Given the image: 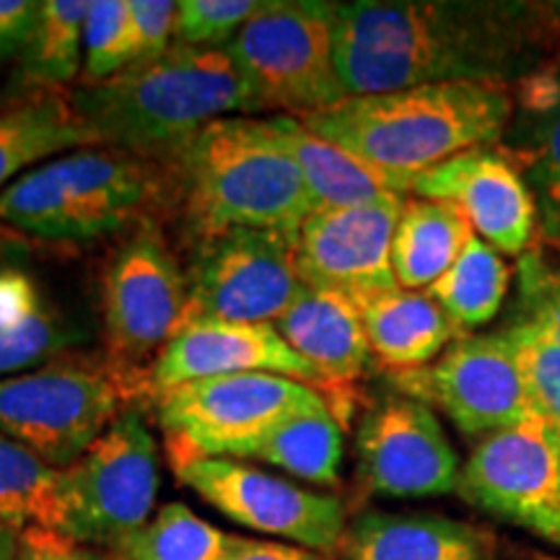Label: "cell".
I'll return each instance as SVG.
<instances>
[{
	"instance_id": "cell-18",
	"label": "cell",
	"mask_w": 560,
	"mask_h": 560,
	"mask_svg": "<svg viewBox=\"0 0 560 560\" xmlns=\"http://www.w3.org/2000/svg\"><path fill=\"white\" fill-rule=\"evenodd\" d=\"M236 374H278L317 384L319 374L291 350L276 325L192 322L174 335L151 366L149 387L164 395L182 384Z\"/></svg>"
},
{
	"instance_id": "cell-24",
	"label": "cell",
	"mask_w": 560,
	"mask_h": 560,
	"mask_svg": "<svg viewBox=\"0 0 560 560\" xmlns=\"http://www.w3.org/2000/svg\"><path fill=\"white\" fill-rule=\"evenodd\" d=\"M371 353L400 371L425 369L459 338L444 310L425 291L395 289L361 306Z\"/></svg>"
},
{
	"instance_id": "cell-34",
	"label": "cell",
	"mask_w": 560,
	"mask_h": 560,
	"mask_svg": "<svg viewBox=\"0 0 560 560\" xmlns=\"http://www.w3.org/2000/svg\"><path fill=\"white\" fill-rule=\"evenodd\" d=\"M132 39H136V62L143 66L161 58L177 45V19L179 3L174 0H128ZM130 66V68H132Z\"/></svg>"
},
{
	"instance_id": "cell-38",
	"label": "cell",
	"mask_w": 560,
	"mask_h": 560,
	"mask_svg": "<svg viewBox=\"0 0 560 560\" xmlns=\"http://www.w3.org/2000/svg\"><path fill=\"white\" fill-rule=\"evenodd\" d=\"M19 537H21V532L3 527V524H0V560H16Z\"/></svg>"
},
{
	"instance_id": "cell-14",
	"label": "cell",
	"mask_w": 560,
	"mask_h": 560,
	"mask_svg": "<svg viewBox=\"0 0 560 560\" xmlns=\"http://www.w3.org/2000/svg\"><path fill=\"white\" fill-rule=\"evenodd\" d=\"M355 457L371 495L439 499L457 493L459 454L436 412L410 395H392L363 416Z\"/></svg>"
},
{
	"instance_id": "cell-15",
	"label": "cell",
	"mask_w": 560,
	"mask_h": 560,
	"mask_svg": "<svg viewBox=\"0 0 560 560\" xmlns=\"http://www.w3.org/2000/svg\"><path fill=\"white\" fill-rule=\"evenodd\" d=\"M402 202V195H392L369 206L314 210L296 240L301 280L359 306L400 289L392 270V240Z\"/></svg>"
},
{
	"instance_id": "cell-37",
	"label": "cell",
	"mask_w": 560,
	"mask_h": 560,
	"mask_svg": "<svg viewBox=\"0 0 560 560\" xmlns=\"http://www.w3.org/2000/svg\"><path fill=\"white\" fill-rule=\"evenodd\" d=\"M223 560H330L322 552L296 548L289 542H272V540H252L242 537L240 545L229 552Z\"/></svg>"
},
{
	"instance_id": "cell-3",
	"label": "cell",
	"mask_w": 560,
	"mask_h": 560,
	"mask_svg": "<svg viewBox=\"0 0 560 560\" xmlns=\"http://www.w3.org/2000/svg\"><path fill=\"white\" fill-rule=\"evenodd\" d=\"M70 104L104 149L143 153H179L210 122L268 112L226 47L187 45L83 86Z\"/></svg>"
},
{
	"instance_id": "cell-32",
	"label": "cell",
	"mask_w": 560,
	"mask_h": 560,
	"mask_svg": "<svg viewBox=\"0 0 560 560\" xmlns=\"http://www.w3.org/2000/svg\"><path fill=\"white\" fill-rule=\"evenodd\" d=\"M136 62L128 0H89L83 26V81L96 86Z\"/></svg>"
},
{
	"instance_id": "cell-2",
	"label": "cell",
	"mask_w": 560,
	"mask_h": 560,
	"mask_svg": "<svg viewBox=\"0 0 560 560\" xmlns=\"http://www.w3.org/2000/svg\"><path fill=\"white\" fill-rule=\"evenodd\" d=\"M514 100L495 83H436L392 94L348 96L332 109L299 117L408 195L420 174L459 153L499 145Z\"/></svg>"
},
{
	"instance_id": "cell-8",
	"label": "cell",
	"mask_w": 560,
	"mask_h": 560,
	"mask_svg": "<svg viewBox=\"0 0 560 560\" xmlns=\"http://www.w3.org/2000/svg\"><path fill=\"white\" fill-rule=\"evenodd\" d=\"M125 389L109 369L52 361L0 380V436L66 470L120 416Z\"/></svg>"
},
{
	"instance_id": "cell-28",
	"label": "cell",
	"mask_w": 560,
	"mask_h": 560,
	"mask_svg": "<svg viewBox=\"0 0 560 560\" xmlns=\"http://www.w3.org/2000/svg\"><path fill=\"white\" fill-rule=\"evenodd\" d=\"M511 268L480 236H470L462 255L425 293L444 310L462 335L480 330L499 317L511 289Z\"/></svg>"
},
{
	"instance_id": "cell-21",
	"label": "cell",
	"mask_w": 560,
	"mask_h": 560,
	"mask_svg": "<svg viewBox=\"0 0 560 560\" xmlns=\"http://www.w3.org/2000/svg\"><path fill=\"white\" fill-rule=\"evenodd\" d=\"M342 560H493L495 540L470 522L425 511H366L350 524Z\"/></svg>"
},
{
	"instance_id": "cell-40",
	"label": "cell",
	"mask_w": 560,
	"mask_h": 560,
	"mask_svg": "<svg viewBox=\"0 0 560 560\" xmlns=\"http://www.w3.org/2000/svg\"><path fill=\"white\" fill-rule=\"evenodd\" d=\"M535 560H540V558H535Z\"/></svg>"
},
{
	"instance_id": "cell-22",
	"label": "cell",
	"mask_w": 560,
	"mask_h": 560,
	"mask_svg": "<svg viewBox=\"0 0 560 560\" xmlns=\"http://www.w3.org/2000/svg\"><path fill=\"white\" fill-rule=\"evenodd\" d=\"M276 330L322 382H355L369 366L371 346L361 306L340 293L306 285L276 322Z\"/></svg>"
},
{
	"instance_id": "cell-31",
	"label": "cell",
	"mask_w": 560,
	"mask_h": 560,
	"mask_svg": "<svg viewBox=\"0 0 560 560\" xmlns=\"http://www.w3.org/2000/svg\"><path fill=\"white\" fill-rule=\"evenodd\" d=\"M89 0H47L42 3L24 52L21 70L34 86H62L79 75L83 60V26Z\"/></svg>"
},
{
	"instance_id": "cell-12",
	"label": "cell",
	"mask_w": 560,
	"mask_h": 560,
	"mask_svg": "<svg viewBox=\"0 0 560 560\" xmlns=\"http://www.w3.org/2000/svg\"><path fill=\"white\" fill-rule=\"evenodd\" d=\"M457 493L560 550V446L537 416L480 439L462 465Z\"/></svg>"
},
{
	"instance_id": "cell-10",
	"label": "cell",
	"mask_w": 560,
	"mask_h": 560,
	"mask_svg": "<svg viewBox=\"0 0 560 560\" xmlns=\"http://www.w3.org/2000/svg\"><path fill=\"white\" fill-rule=\"evenodd\" d=\"M172 467L182 486L244 529L322 556L340 550L346 540V503L338 495L231 457H187Z\"/></svg>"
},
{
	"instance_id": "cell-23",
	"label": "cell",
	"mask_w": 560,
	"mask_h": 560,
	"mask_svg": "<svg viewBox=\"0 0 560 560\" xmlns=\"http://www.w3.org/2000/svg\"><path fill=\"white\" fill-rule=\"evenodd\" d=\"M257 120L265 136L299 166L314 210L369 206L400 195L382 174H376L353 153L317 136L299 117L272 115Z\"/></svg>"
},
{
	"instance_id": "cell-19",
	"label": "cell",
	"mask_w": 560,
	"mask_h": 560,
	"mask_svg": "<svg viewBox=\"0 0 560 560\" xmlns=\"http://www.w3.org/2000/svg\"><path fill=\"white\" fill-rule=\"evenodd\" d=\"M81 338L34 278L21 242L0 226V380L60 361Z\"/></svg>"
},
{
	"instance_id": "cell-1",
	"label": "cell",
	"mask_w": 560,
	"mask_h": 560,
	"mask_svg": "<svg viewBox=\"0 0 560 560\" xmlns=\"http://www.w3.org/2000/svg\"><path fill=\"white\" fill-rule=\"evenodd\" d=\"M560 58V3L359 0L335 3V62L348 96L516 83Z\"/></svg>"
},
{
	"instance_id": "cell-26",
	"label": "cell",
	"mask_w": 560,
	"mask_h": 560,
	"mask_svg": "<svg viewBox=\"0 0 560 560\" xmlns=\"http://www.w3.org/2000/svg\"><path fill=\"white\" fill-rule=\"evenodd\" d=\"M91 145L100 140L62 96H37L0 112V192L37 161Z\"/></svg>"
},
{
	"instance_id": "cell-39",
	"label": "cell",
	"mask_w": 560,
	"mask_h": 560,
	"mask_svg": "<svg viewBox=\"0 0 560 560\" xmlns=\"http://www.w3.org/2000/svg\"><path fill=\"white\" fill-rule=\"evenodd\" d=\"M540 560H560V558H550V556H537Z\"/></svg>"
},
{
	"instance_id": "cell-30",
	"label": "cell",
	"mask_w": 560,
	"mask_h": 560,
	"mask_svg": "<svg viewBox=\"0 0 560 560\" xmlns=\"http://www.w3.org/2000/svg\"><path fill=\"white\" fill-rule=\"evenodd\" d=\"M242 535H229L185 503H166L117 545L120 560H223Z\"/></svg>"
},
{
	"instance_id": "cell-25",
	"label": "cell",
	"mask_w": 560,
	"mask_h": 560,
	"mask_svg": "<svg viewBox=\"0 0 560 560\" xmlns=\"http://www.w3.org/2000/svg\"><path fill=\"white\" fill-rule=\"evenodd\" d=\"M475 234L450 202L410 198L402 202L392 240V270L405 291H425L452 268Z\"/></svg>"
},
{
	"instance_id": "cell-13",
	"label": "cell",
	"mask_w": 560,
	"mask_h": 560,
	"mask_svg": "<svg viewBox=\"0 0 560 560\" xmlns=\"http://www.w3.org/2000/svg\"><path fill=\"white\" fill-rule=\"evenodd\" d=\"M402 389L433 402L470 439H486L535 418L527 384L506 332L462 335L433 366L402 371Z\"/></svg>"
},
{
	"instance_id": "cell-33",
	"label": "cell",
	"mask_w": 560,
	"mask_h": 560,
	"mask_svg": "<svg viewBox=\"0 0 560 560\" xmlns=\"http://www.w3.org/2000/svg\"><path fill=\"white\" fill-rule=\"evenodd\" d=\"M262 0H179L177 45L226 47Z\"/></svg>"
},
{
	"instance_id": "cell-16",
	"label": "cell",
	"mask_w": 560,
	"mask_h": 560,
	"mask_svg": "<svg viewBox=\"0 0 560 560\" xmlns=\"http://www.w3.org/2000/svg\"><path fill=\"white\" fill-rule=\"evenodd\" d=\"M410 195L450 202L470 221L475 236L501 255L522 257L535 242V198L499 145L465 151L433 166L420 174Z\"/></svg>"
},
{
	"instance_id": "cell-29",
	"label": "cell",
	"mask_w": 560,
	"mask_h": 560,
	"mask_svg": "<svg viewBox=\"0 0 560 560\" xmlns=\"http://www.w3.org/2000/svg\"><path fill=\"white\" fill-rule=\"evenodd\" d=\"M0 524L16 532L62 524V470L0 436Z\"/></svg>"
},
{
	"instance_id": "cell-35",
	"label": "cell",
	"mask_w": 560,
	"mask_h": 560,
	"mask_svg": "<svg viewBox=\"0 0 560 560\" xmlns=\"http://www.w3.org/2000/svg\"><path fill=\"white\" fill-rule=\"evenodd\" d=\"M16 560H109L55 529H26L19 537Z\"/></svg>"
},
{
	"instance_id": "cell-9",
	"label": "cell",
	"mask_w": 560,
	"mask_h": 560,
	"mask_svg": "<svg viewBox=\"0 0 560 560\" xmlns=\"http://www.w3.org/2000/svg\"><path fill=\"white\" fill-rule=\"evenodd\" d=\"M304 289L291 236L257 229L208 236L187 276L182 327L192 322L276 325Z\"/></svg>"
},
{
	"instance_id": "cell-17",
	"label": "cell",
	"mask_w": 560,
	"mask_h": 560,
	"mask_svg": "<svg viewBox=\"0 0 560 560\" xmlns=\"http://www.w3.org/2000/svg\"><path fill=\"white\" fill-rule=\"evenodd\" d=\"M503 332L520 359L535 416L560 446V247L537 240L516 265Z\"/></svg>"
},
{
	"instance_id": "cell-11",
	"label": "cell",
	"mask_w": 560,
	"mask_h": 560,
	"mask_svg": "<svg viewBox=\"0 0 560 560\" xmlns=\"http://www.w3.org/2000/svg\"><path fill=\"white\" fill-rule=\"evenodd\" d=\"M187 310V278L151 229H140L112 257L104 272V338L112 376L130 389L145 363L182 330Z\"/></svg>"
},
{
	"instance_id": "cell-4",
	"label": "cell",
	"mask_w": 560,
	"mask_h": 560,
	"mask_svg": "<svg viewBox=\"0 0 560 560\" xmlns=\"http://www.w3.org/2000/svg\"><path fill=\"white\" fill-rule=\"evenodd\" d=\"M187 208L202 240L234 229L276 231L299 240L314 213L291 156L265 136L257 117H223L179 153Z\"/></svg>"
},
{
	"instance_id": "cell-7",
	"label": "cell",
	"mask_w": 560,
	"mask_h": 560,
	"mask_svg": "<svg viewBox=\"0 0 560 560\" xmlns=\"http://www.w3.org/2000/svg\"><path fill=\"white\" fill-rule=\"evenodd\" d=\"M172 462L231 457L280 423L327 405L312 384L278 374H236L182 384L156 397Z\"/></svg>"
},
{
	"instance_id": "cell-27",
	"label": "cell",
	"mask_w": 560,
	"mask_h": 560,
	"mask_svg": "<svg viewBox=\"0 0 560 560\" xmlns=\"http://www.w3.org/2000/svg\"><path fill=\"white\" fill-rule=\"evenodd\" d=\"M342 452V425L327 402L317 410L293 416L278 429L252 441L236 459L265 462L301 482L335 488L340 482Z\"/></svg>"
},
{
	"instance_id": "cell-6",
	"label": "cell",
	"mask_w": 560,
	"mask_h": 560,
	"mask_svg": "<svg viewBox=\"0 0 560 560\" xmlns=\"http://www.w3.org/2000/svg\"><path fill=\"white\" fill-rule=\"evenodd\" d=\"M159 486L156 436L140 412L125 410L62 470L60 535L115 550L151 520Z\"/></svg>"
},
{
	"instance_id": "cell-36",
	"label": "cell",
	"mask_w": 560,
	"mask_h": 560,
	"mask_svg": "<svg viewBox=\"0 0 560 560\" xmlns=\"http://www.w3.org/2000/svg\"><path fill=\"white\" fill-rule=\"evenodd\" d=\"M39 11L37 0H0V58L24 52Z\"/></svg>"
},
{
	"instance_id": "cell-5",
	"label": "cell",
	"mask_w": 560,
	"mask_h": 560,
	"mask_svg": "<svg viewBox=\"0 0 560 560\" xmlns=\"http://www.w3.org/2000/svg\"><path fill=\"white\" fill-rule=\"evenodd\" d=\"M226 52L268 112L310 117L348 100L335 62V3L262 0Z\"/></svg>"
},
{
	"instance_id": "cell-20",
	"label": "cell",
	"mask_w": 560,
	"mask_h": 560,
	"mask_svg": "<svg viewBox=\"0 0 560 560\" xmlns=\"http://www.w3.org/2000/svg\"><path fill=\"white\" fill-rule=\"evenodd\" d=\"M511 100L514 115L499 149L529 185L542 240L560 247V62L516 83Z\"/></svg>"
}]
</instances>
